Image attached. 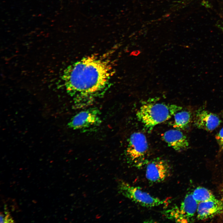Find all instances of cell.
<instances>
[{"label": "cell", "instance_id": "obj_1", "mask_svg": "<svg viewBox=\"0 0 223 223\" xmlns=\"http://www.w3.org/2000/svg\"><path fill=\"white\" fill-rule=\"evenodd\" d=\"M114 73L111 62L104 57L91 55L68 67L62 79L67 93L77 108L86 107L103 95Z\"/></svg>", "mask_w": 223, "mask_h": 223}, {"label": "cell", "instance_id": "obj_2", "mask_svg": "<svg viewBox=\"0 0 223 223\" xmlns=\"http://www.w3.org/2000/svg\"><path fill=\"white\" fill-rule=\"evenodd\" d=\"M182 109L181 107L175 105L148 103L140 107L136 115L139 120L150 131L155 126L168 120Z\"/></svg>", "mask_w": 223, "mask_h": 223}, {"label": "cell", "instance_id": "obj_3", "mask_svg": "<svg viewBox=\"0 0 223 223\" xmlns=\"http://www.w3.org/2000/svg\"><path fill=\"white\" fill-rule=\"evenodd\" d=\"M118 189L119 193L132 201L147 208H152L167 204V199L154 197L144 191L139 187L133 186L120 181Z\"/></svg>", "mask_w": 223, "mask_h": 223}, {"label": "cell", "instance_id": "obj_4", "mask_svg": "<svg viewBox=\"0 0 223 223\" xmlns=\"http://www.w3.org/2000/svg\"><path fill=\"white\" fill-rule=\"evenodd\" d=\"M126 151L127 161L129 164L140 168L144 164L148 150L146 136L140 132H135L130 136Z\"/></svg>", "mask_w": 223, "mask_h": 223}, {"label": "cell", "instance_id": "obj_5", "mask_svg": "<svg viewBox=\"0 0 223 223\" xmlns=\"http://www.w3.org/2000/svg\"><path fill=\"white\" fill-rule=\"evenodd\" d=\"M101 123L99 110L97 108H91L75 115L68 123V126L74 130H87L96 128Z\"/></svg>", "mask_w": 223, "mask_h": 223}, {"label": "cell", "instance_id": "obj_6", "mask_svg": "<svg viewBox=\"0 0 223 223\" xmlns=\"http://www.w3.org/2000/svg\"><path fill=\"white\" fill-rule=\"evenodd\" d=\"M171 166L166 160L157 158L147 163L146 177L150 182L154 183L161 182L171 174Z\"/></svg>", "mask_w": 223, "mask_h": 223}, {"label": "cell", "instance_id": "obj_7", "mask_svg": "<svg viewBox=\"0 0 223 223\" xmlns=\"http://www.w3.org/2000/svg\"><path fill=\"white\" fill-rule=\"evenodd\" d=\"M221 121L216 115L203 109H199L195 112L194 124L198 128L211 131L220 125Z\"/></svg>", "mask_w": 223, "mask_h": 223}, {"label": "cell", "instance_id": "obj_8", "mask_svg": "<svg viewBox=\"0 0 223 223\" xmlns=\"http://www.w3.org/2000/svg\"><path fill=\"white\" fill-rule=\"evenodd\" d=\"M223 211V200L215 198L198 203L197 218L204 220L212 218Z\"/></svg>", "mask_w": 223, "mask_h": 223}, {"label": "cell", "instance_id": "obj_9", "mask_svg": "<svg viewBox=\"0 0 223 223\" xmlns=\"http://www.w3.org/2000/svg\"><path fill=\"white\" fill-rule=\"evenodd\" d=\"M163 138L169 146L176 151L184 150L189 145L187 138L179 129H172L166 131L163 135Z\"/></svg>", "mask_w": 223, "mask_h": 223}, {"label": "cell", "instance_id": "obj_10", "mask_svg": "<svg viewBox=\"0 0 223 223\" xmlns=\"http://www.w3.org/2000/svg\"><path fill=\"white\" fill-rule=\"evenodd\" d=\"M198 203L194 198L192 192L187 194L178 209L184 222H188L197 212Z\"/></svg>", "mask_w": 223, "mask_h": 223}, {"label": "cell", "instance_id": "obj_11", "mask_svg": "<svg viewBox=\"0 0 223 223\" xmlns=\"http://www.w3.org/2000/svg\"><path fill=\"white\" fill-rule=\"evenodd\" d=\"M174 116V126L178 129H186L191 121V114L187 111L182 109L177 112Z\"/></svg>", "mask_w": 223, "mask_h": 223}, {"label": "cell", "instance_id": "obj_12", "mask_svg": "<svg viewBox=\"0 0 223 223\" xmlns=\"http://www.w3.org/2000/svg\"><path fill=\"white\" fill-rule=\"evenodd\" d=\"M192 193L194 198L198 203L215 198L210 190L204 187L196 188Z\"/></svg>", "mask_w": 223, "mask_h": 223}, {"label": "cell", "instance_id": "obj_13", "mask_svg": "<svg viewBox=\"0 0 223 223\" xmlns=\"http://www.w3.org/2000/svg\"><path fill=\"white\" fill-rule=\"evenodd\" d=\"M216 138L219 146L220 151H223V127L216 136Z\"/></svg>", "mask_w": 223, "mask_h": 223}, {"label": "cell", "instance_id": "obj_14", "mask_svg": "<svg viewBox=\"0 0 223 223\" xmlns=\"http://www.w3.org/2000/svg\"><path fill=\"white\" fill-rule=\"evenodd\" d=\"M2 213H0V223L13 222L12 219L8 213L5 212V215Z\"/></svg>", "mask_w": 223, "mask_h": 223}, {"label": "cell", "instance_id": "obj_15", "mask_svg": "<svg viewBox=\"0 0 223 223\" xmlns=\"http://www.w3.org/2000/svg\"><path fill=\"white\" fill-rule=\"evenodd\" d=\"M140 53V51L138 50H137L133 52L132 54L133 55L137 56Z\"/></svg>", "mask_w": 223, "mask_h": 223}, {"label": "cell", "instance_id": "obj_16", "mask_svg": "<svg viewBox=\"0 0 223 223\" xmlns=\"http://www.w3.org/2000/svg\"><path fill=\"white\" fill-rule=\"evenodd\" d=\"M222 116H223V111L222 112Z\"/></svg>", "mask_w": 223, "mask_h": 223}]
</instances>
